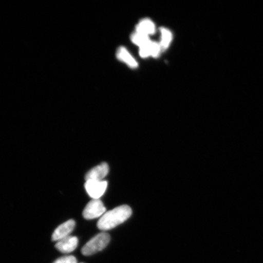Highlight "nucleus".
<instances>
[{
    "label": "nucleus",
    "mask_w": 263,
    "mask_h": 263,
    "mask_svg": "<svg viewBox=\"0 0 263 263\" xmlns=\"http://www.w3.org/2000/svg\"><path fill=\"white\" fill-rule=\"evenodd\" d=\"M130 207L124 205L117 207L104 213L98 222V228L101 230H108L116 228L127 221L132 215Z\"/></svg>",
    "instance_id": "f257e3e1"
},
{
    "label": "nucleus",
    "mask_w": 263,
    "mask_h": 263,
    "mask_svg": "<svg viewBox=\"0 0 263 263\" xmlns=\"http://www.w3.org/2000/svg\"><path fill=\"white\" fill-rule=\"evenodd\" d=\"M149 44L145 46H144V47H143L140 48L139 54L141 58H146L147 57H150V51L149 47H148V45H149Z\"/></svg>",
    "instance_id": "4468645a"
},
{
    "label": "nucleus",
    "mask_w": 263,
    "mask_h": 263,
    "mask_svg": "<svg viewBox=\"0 0 263 263\" xmlns=\"http://www.w3.org/2000/svg\"><path fill=\"white\" fill-rule=\"evenodd\" d=\"M106 207L100 199H93L87 203L83 211V216L86 219H93L104 215Z\"/></svg>",
    "instance_id": "7ed1b4c3"
},
{
    "label": "nucleus",
    "mask_w": 263,
    "mask_h": 263,
    "mask_svg": "<svg viewBox=\"0 0 263 263\" xmlns=\"http://www.w3.org/2000/svg\"><path fill=\"white\" fill-rule=\"evenodd\" d=\"M131 41L141 48L149 44L151 40L149 36L136 31L131 35Z\"/></svg>",
    "instance_id": "9b49d317"
},
{
    "label": "nucleus",
    "mask_w": 263,
    "mask_h": 263,
    "mask_svg": "<svg viewBox=\"0 0 263 263\" xmlns=\"http://www.w3.org/2000/svg\"><path fill=\"white\" fill-rule=\"evenodd\" d=\"M117 57L119 60L124 62L131 68H136L138 67L137 62L132 57L129 52L126 48L123 47L118 48L117 51Z\"/></svg>",
    "instance_id": "1a4fd4ad"
},
{
    "label": "nucleus",
    "mask_w": 263,
    "mask_h": 263,
    "mask_svg": "<svg viewBox=\"0 0 263 263\" xmlns=\"http://www.w3.org/2000/svg\"><path fill=\"white\" fill-rule=\"evenodd\" d=\"M110 236L107 233H101L91 239L83 248L82 254L85 256H90L96 254L103 250L109 243Z\"/></svg>",
    "instance_id": "f03ea898"
},
{
    "label": "nucleus",
    "mask_w": 263,
    "mask_h": 263,
    "mask_svg": "<svg viewBox=\"0 0 263 263\" xmlns=\"http://www.w3.org/2000/svg\"><path fill=\"white\" fill-rule=\"evenodd\" d=\"M109 171L108 164L102 163L95 166L85 174V179L86 181H103Z\"/></svg>",
    "instance_id": "39448f33"
},
{
    "label": "nucleus",
    "mask_w": 263,
    "mask_h": 263,
    "mask_svg": "<svg viewBox=\"0 0 263 263\" xmlns=\"http://www.w3.org/2000/svg\"><path fill=\"white\" fill-rule=\"evenodd\" d=\"M53 263H77V259L73 256H65L57 259Z\"/></svg>",
    "instance_id": "ddd939ff"
},
{
    "label": "nucleus",
    "mask_w": 263,
    "mask_h": 263,
    "mask_svg": "<svg viewBox=\"0 0 263 263\" xmlns=\"http://www.w3.org/2000/svg\"><path fill=\"white\" fill-rule=\"evenodd\" d=\"M136 32L149 36L156 32V25L149 18L141 20L136 26Z\"/></svg>",
    "instance_id": "6e6552de"
},
{
    "label": "nucleus",
    "mask_w": 263,
    "mask_h": 263,
    "mask_svg": "<svg viewBox=\"0 0 263 263\" xmlns=\"http://www.w3.org/2000/svg\"><path fill=\"white\" fill-rule=\"evenodd\" d=\"M161 33H162V41L160 43L162 51H163L169 47L170 43L173 39L172 32L169 29L165 28H160Z\"/></svg>",
    "instance_id": "9d476101"
},
{
    "label": "nucleus",
    "mask_w": 263,
    "mask_h": 263,
    "mask_svg": "<svg viewBox=\"0 0 263 263\" xmlns=\"http://www.w3.org/2000/svg\"><path fill=\"white\" fill-rule=\"evenodd\" d=\"M106 181H86L85 189L88 195L93 199H100L107 189Z\"/></svg>",
    "instance_id": "20e7f679"
},
{
    "label": "nucleus",
    "mask_w": 263,
    "mask_h": 263,
    "mask_svg": "<svg viewBox=\"0 0 263 263\" xmlns=\"http://www.w3.org/2000/svg\"><path fill=\"white\" fill-rule=\"evenodd\" d=\"M78 239L76 236H68L64 239L59 240L55 247L59 252L64 254H69L77 249Z\"/></svg>",
    "instance_id": "0eeeda50"
},
{
    "label": "nucleus",
    "mask_w": 263,
    "mask_h": 263,
    "mask_svg": "<svg viewBox=\"0 0 263 263\" xmlns=\"http://www.w3.org/2000/svg\"><path fill=\"white\" fill-rule=\"evenodd\" d=\"M148 47H149L151 55L153 58L159 57L161 51H162L160 44L156 42L151 41Z\"/></svg>",
    "instance_id": "f8f14e48"
},
{
    "label": "nucleus",
    "mask_w": 263,
    "mask_h": 263,
    "mask_svg": "<svg viewBox=\"0 0 263 263\" xmlns=\"http://www.w3.org/2000/svg\"><path fill=\"white\" fill-rule=\"evenodd\" d=\"M74 227L75 221L73 219L69 220V221L62 223L55 230L52 235V241H59V240L70 236V233L73 232Z\"/></svg>",
    "instance_id": "423d86ee"
}]
</instances>
